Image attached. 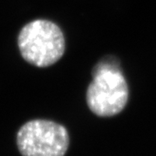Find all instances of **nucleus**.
Returning a JSON list of instances; mask_svg holds the SVG:
<instances>
[{
    "label": "nucleus",
    "mask_w": 156,
    "mask_h": 156,
    "mask_svg": "<svg viewBox=\"0 0 156 156\" xmlns=\"http://www.w3.org/2000/svg\"><path fill=\"white\" fill-rule=\"evenodd\" d=\"M86 91L89 110L99 117H112L125 108L129 89L122 71L105 70L92 76Z\"/></svg>",
    "instance_id": "nucleus-3"
},
{
    "label": "nucleus",
    "mask_w": 156,
    "mask_h": 156,
    "mask_svg": "<svg viewBox=\"0 0 156 156\" xmlns=\"http://www.w3.org/2000/svg\"><path fill=\"white\" fill-rule=\"evenodd\" d=\"M105 70H116V71H122L121 63L119 58L112 55L101 57L99 61L95 63L91 70V76L95 75L96 73Z\"/></svg>",
    "instance_id": "nucleus-4"
},
{
    "label": "nucleus",
    "mask_w": 156,
    "mask_h": 156,
    "mask_svg": "<svg viewBox=\"0 0 156 156\" xmlns=\"http://www.w3.org/2000/svg\"><path fill=\"white\" fill-rule=\"evenodd\" d=\"M17 43L23 59L37 68L54 65L66 50L65 37L59 25L43 18L24 24L18 33Z\"/></svg>",
    "instance_id": "nucleus-1"
},
{
    "label": "nucleus",
    "mask_w": 156,
    "mask_h": 156,
    "mask_svg": "<svg viewBox=\"0 0 156 156\" xmlns=\"http://www.w3.org/2000/svg\"><path fill=\"white\" fill-rule=\"evenodd\" d=\"M16 142L22 156H65L69 147V134L60 123L35 119L18 129Z\"/></svg>",
    "instance_id": "nucleus-2"
}]
</instances>
